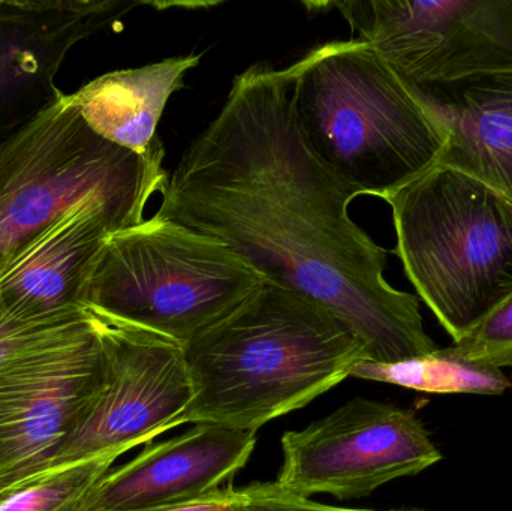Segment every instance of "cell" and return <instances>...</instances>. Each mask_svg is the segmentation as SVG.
Segmentation results:
<instances>
[{
  "mask_svg": "<svg viewBox=\"0 0 512 511\" xmlns=\"http://www.w3.org/2000/svg\"><path fill=\"white\" fill-rule=\"evenodd\" d=\"M126 450L45 471L0 489V511H75Z\"/></svg>",
  "mask_w": 512,
  "mask_h": 511,
  "instance_id": "e0dca14e",
  "label": "cell"
},
{
  "mask_svg": "<svg viewBox=\"0 0 512 511\" xmlns=\"http://www.w3.org/2000/svg\"><path fill=\"white\" fill-rule=\"evenodd\" d=\"M412 87L447 135L438 165L512 201V69Z\"/></svg>",
  "mask_w": 512,
  "mask_h": 511,
  "instance_id": "5bb4252c",
  "label": "cell"
},
{
  "mask_svg": "<svg viewBox=\"0 0 512 511\" xmlns=\"http://www.w3.org/2000/svg\"><path fill=\"white\" fill-rule=\"evenodd\" d=\"M282 455L277 485L300 497L328 494L337 500L369 497L442 459L412 411L364 398L301 431L285 432Z\"/></svg>",
  "mask_w": 512,
  "mask_h": 511,
  "instance_id": "ba28073f",
  "label": "cell"
},
{
  "mask_svg": "<svg viewBox=\"0 0 512 511\" xmlns=\"http://www.w3.org/2000/svg\"><path fill=\"white\" fill-rule=\"evenodd\" d=\"M248 498L243 489H219L201 500L191 503L176 504V506L156 507V509L134 511H246Z\"/></svg>",
  "mask_w": 512,
  "mask_h": 511,
  "instance_id": "44dd1931",
  "label": "cell"
},
{
  "mask_svg": "<svg viewBox=\"0 0 512 511\" xmlns=\"http://www.w3.org/2000/svg\"><path fill=\"white\" fill-rule=\"evenodd\" d=\"M448 350L474 365L484 368L512 366V296L492 312L469 335L454 342Z\"/></svg>",
  "mask_w": 512,
  "mask_h": 511,
  "instance_id": "ac0fdd59",
  "label": "cell"
},
{
  "mask_svg": "<svg viewBox=\"0 0 512 511\" xmlns=\"http://www.w3.org/2000/svg\"><path fill=\"white\" fill-rule=\"evenodd\" d=\"M137 5L0 0V150L62 95L56 77L69 51Z\"/></svg>",
  "mask_w": 512,
  "mask_h": 511,
  "instance_id": "7c38bea8",
  "label": "cell"
},
{
  "mask_svg": "<svg viewBox=\"0 0 512 511\" xmlns=\"http://www.w3.org/2000/svg\"><path fill=\"white\" fill-rule=\"evenodd\" d=\"M409 84L512 69V0L333 2Z\"/></svg>",
  "mask_w": 512,
  "mask_h": 511,
  "instance_id": "9c48e42d",
  "label": "cell"
},
{
  "mask_svg": "<svg viewBox=\"0 0 512 511\" xmlns=\"http://www.w3.org/2000/svg\"><path fill=\"white\" fill-rule=\"evenodd\" d=\"M144 219L86 200L0 258V308L18 326H65L87 315L86 290L105 240Z\"/></svg>",
  "mask_w": 512,
  "mask_h": 511,
  "instance_id": "8fae6325",
  "label": "cell"
},
{
  "mask_svg": "<svg viewBox=\"0 0 512 511\" xmlns=\"http://www.w3.org/2000/svg\"><path fill=\"white\" fill-rule=\"evenodd\" d=\"M264 278L227 245L153 215L105 240L86 309L185 345Z\"/></svg>",
  "mask_w": 512,
  "mask_h": 511,
  "instance_id": "5b68a950",
  "label": "cell"
},
{
  "mask_svg": "<svg viewBox=\"0 0 512 511\" xmlns=\"http://www.w3.org/2000/svg\"><path fill=\"white\" fill-rule=\"evenodd\" d=\"M86 320L87 315L83 320L65 326H18L11 323L0 308V366L33 348L68 335Z\"/></svg>",
  "mask_w": 512,
  "mask_h": 511,
  "instance_id": "d6986e66",
  "label": "cell"
},
{
  "mask_svg": "<svg viewBox=\"0 0 512 511\" xmlns=\"http://www.w3.org/2000/svg\"><path fill=\"white\" fill-rule=\"evenodd\" d=\"M167 182L164 161L96 135L63 92L0 150V258L81 201H108L144 219Z\"/></svg>",
  "mask_w": 512,
  "mask_h": 511,
  "instance_id": "8992f818",
  "label": "cell"
},
{
  "mask_svg": "<svg viewBox=\"0 0 512 511\" xmlns=\"http://www.w3.org/2000/svg\"><path fill=\"white\" fill-rule=\"evenodd\" d=\"M243 492L248 498L246 511H375L325 506L292 494L276 482L252 483Z\"/></svg>",
  "mask_w": 512,
  "mask_h": 511,
  "instance_id": "ffe728a7",
  "label": "cell"
},
{
  "mask_svg": "<svg viewBox=\"0 0 512 511\" xmlns=\"http://www.w3.org/2000/svg\"><path fill=\"white\" fill-rule=\"evenodd\" d=\"M285 72L307 146L355 194L387 200L438 165L444 129L372 45L327 42Z\"/></svg>",
  "mask_w": 512,
  "mask_h": 511,
  "instance_id": "3957f363",
  "label": "cell"
},
{
  "mask_svg": "<svg viewBox=\"0 0 512 511\" xmlns=\"http://www.w3.org/2000/svg\"><path fill=\"white\" fill-rule=\"evenodd\" d=\"M194 399L180 417L258 432L309 405L366 360L360 341L315 300L264 279L183 345Z\"/></svg>",
  "mask_w": 512,
  "mask_h": 511,
  "instance_id": "7a4b0ae2",
  "label": "cell"
},
{
  "mask_svg": "<svg viewBox=\"0 0 512 511\" xmlns=\"http://www.w3.org/2000/svg\"><path fill=\"white\" fill-rule=\"evenodd\" d=\"M289 90L285 69L267 63L237 75L168 176L156 215L224 243L262 278L324 306L370 362L433 353L420 302L388 284L387 251L352 221L358 195L307 146Z\"/></svg>",
  "mask_w": 512,
  "mask_h": 511,
  "instance_id": "6da1fadb",
  "label": "cell"
},
{
  "mask_svg": "<svg viewBox=\"0 0 512 511\" xmlns=\"http://www.w3.org/2000/svg\"><path fill=\"white\" fill-rule=\"evenodd\" d=\"M255 446V432L198 423L108 471L75 511L146 510L201 500L230 482Z\"/></svg>",
  "mask_w": 512,
  "mask_h": 511,
  "instance_id": "4fadbf2b",
  "label": "cell"
},
{
  "mask_svg": "<svg viewBox=\"0 0 512 511\" xmlns=\"http://www.w3.org/2000/svg\"><path fill=\"white\" fill-rule=\"evenodd\" d=\"M200 60V54H189L108 72L71 93L72 102L99 137L141 158L164 161L159 122L168 99Z\"/></svg>",
  "mask_w": 512,
  "mask_h": 511,
  "instance_id": "9a60e30c",
  "label": "cell"
},
{
  "mask_svg": "<svg viewBox=\"0 0 512 511\" xmlns=\"http://www.w3.org/2000/svg\"><path fill=\"white\" fill-rule=\"evenodd\" d=\"M349 377L441 395H502L512 387L502 369L465 362L448 348H438L426 356L396 363L361 360L352 368Z\"/></svg>",
  "mask_w": 512,
  "mask_h": 511,
  "instance_id": "2e32d148",
  "label": "cell"
},
{
  "mask_svg": "<svg viewBox=\"0 0 512 511\" xmlns=\"http://www.w3.org/2000/svg\"><path fill=\"white\" fill-rule=\"evenodd\" d=\"M394 254L454 342L512 296V201L435 165L387 198Z\"/></svg>",
  "mask_w": 512,
  "mask_h": 511,
  "instance_id": "277c9868",
  "label": "cell"
},
{
  "mask_svg": "<svg viewBox=\"0 0 512 511\" xmlns=\"http://www.w3.org/2000/svg\"><path fill=\"white\" fill-rule=\"evenodd\" d=\"M102 378L104 353L89 311L68 335L0 366V489L50 470Z\"/></svg>",
  "mask_w": 512,
  "mask_h": 511,
  "instance_id": "30bf717a",
  "label": "cell"
},
{
  "mask_svg": "<svg viewBox=\"0 0 512 511\" xmlns=\"http://www.w3.org/2000/svg\"><path fill=\"white\" fill-rule=\"evenodd\" d=\"M87 311L101 339L104 378L75 428L57 447L50 470L150 443L180 426V417L194 399L182 345Z\"/></svg>",
  "mask_w": 512,
  "mask_h": 511,
  "instance_id": "52a82bcc",
  "label": "cell"
}]
</instances>
